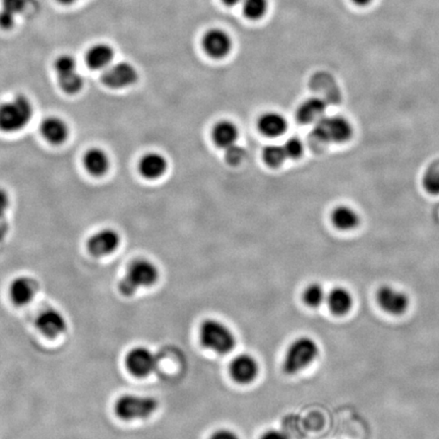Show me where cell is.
<instances>
[{
	"label": "cell",
	"instance_id": "9c48e42d",
	"mask_svg": "<svg viewBox=\"0 0 439 439\" xmlns=\"http://www.w3.org/2000/svg\"><path fill=\"white\" fill-rule=\"evenodd\" d=\"M137 69L127 62H119L114 65H110L103 72L101 81L103 85L107 88L119 90V89L127 88L137 83Z\"/></svg>",
	"mask_w": 439,
	"mask_h": 439
},
{
	"label": "cell",
	"instance_id": "277c9868",
	"mask_svg": "<svg viewBox=\"0 0 439 439\" xmlns=\"http://www.w3.org/2000/svg\"><path fill=\"white\" fill-rule=\"evenodd\" d=\"M319 355V344L314 338L301 336L292 341L283 359L282 369L287 375H295L312 365Z\"/></svg>",
	"mask_w": 439,
	"mask_h": 439
},
{
	"label": "cell",
	"instance_id": "4dcf8cb0",
	"mask_svg": "<svg viewBox=\"0 0 439 439\" xmlns=\"http://www.w3.org/2000/svg\"><path fill=\"white\" fill-rule=\"evenodd\" d=\"M245 156L244 149L241 147L234 144L230 148L226 149V160L229 164L238 165L242 162Z\"/></svg>",
	"mask_w": 439,
	"mask_h": 439
},
{
	"label": "cell",
	"instance_id": "f546056e",
	"mask_svg": "<svg viewBox=\"0 0 439 439\" xmlns=\"http://www.w3.org/2000/svg\"><path fill=\"white\" fill-rule=\"evenodd\" d=\"M283 148L285 149L287 158L290 159L300 158L302 156L303 149H304L302 142L298 139L297 137L289 139L286 144L283 146Z\"/></svg>",
	"mask_w": 439,
	"mask_h": 439
},
{
	"label": "cell",
	"instance_id": "8fae6325",
	"mask_svg": "<svg viewBox=\"0 0 439 439\" xmlns=\"http://www.w3.org/2000/svg\"><path fill=\"white\" fill-rule=\"evenodd\" d=\"M377 302L387 314L401 315L407 312L410 299L405 292L392 286H382L377 292Z\"/></svg>",
	"mask_w": 439,
	"mask_h": 439
},
{
	"label": "cell",
	"instance_id": "f1b7e54d",
	"mask_svg": "<svg viewBox=\"0 0 439 439\" xmlns=\"http://www.w3.org/2000/svg\"><path fill=\"white\" fill-rule=\"evenodd\" d=\"M11 207V198L6 189L0 188V238L8 232L6 229V216Z\"/></svg>",
	"mask_w": 439,
	"mask_h": 439
},
{
	"label": "cell",
	"instance_id": "2e32d148",
	"mask_svg": "<svg viewBox=\"0 0 439 439\" xmlns=\"http://www.w3.org/2000/svg\"><path fill=\"white\" fill-rule=\"evenodd\" d=\"M83 166L88 174L93 177H102L110 168L108 154L101 148H91L84 154Z\"/></svg>",
	"mask_w": 439,
	"mask_h": 439
},
{
	"label": "cell",
	"instance_id": "7402d4cb",
	"mask_svg": "<svg viewBox=\"0 0 439 439\" xmlns=\"http://www.w3.org/2000/svg\"><path fill=\"white\" fill-rule=\"evenodd\" d=\"M258 130L267 137H275L285 134L287 130V121L280 113L268 112L258 119Z\"/></svg>",
	"mask_w": 439,
	"mask_h": 439
},
{
	"label": "cell",
	"instance_id": "ba28073f",
	"mask_svg": "<svg viewBox=\"0 0 439 439\" xmlns=\"http://www.w3.org/2000/svg\"><path fill=\"white\" fill-rule=\"evenodd\" d=\"M229 375L236 384H251L258 377V362L252 355L247 353L237 355L229 364Z\"/></svg>",
	"mask_w": 439,
	"mask_h": 439
},
{
	"label": "cell",
	"instance_id": "7a4b0ae2",
	"mask_svg": "<svg viewBox=\"0 0 439 439\" xmlns=\"http://www.w3.org/2000/svg\"><path fill=\"white\" fill-rule=\"evenodd\" d=\"M34 115L31 100L25 95H16L13 99L0 104V132L16 134L29 125Z\"/></svg>",
	"mask_w": 439,
	"mask_h": 439
},
{
	"label": "cell",
	"instance_id": "603a6c76",
	"mask_svg": "<svg viewBox=\"0 0 439 439\" xmlns=\"http://www.w3.org/2000/svg\"><path fill=\"white\" fill-rule=\"evenodd\" d=\"M238 139V130L231 121H221L212 130V139L219 148L234 146Z\"/></svg>",
	"mask_w": 439,
	"mask_h": 439
},
{
	"label": "cell",
	"instance_id": "5bb4252c",
	"mask_svg": "<svg viewBox=\"0 0 439 439\" xmlns=\"http://www.w3.org/2000/svg\"><path fill=\"white\" fill-rule=\"evenodd\" d=\"M69 132L71 130L67 121L59 116H48L40 125V134L52 146L64 144L69 139Z\"/></svg>",
	"mask_w": 439,
	"mask_h": 439
},
{
	"label": "cell",
	"instance_id": "cb8c5ba5",
	"mask_svg": "<svg viewBox=\"0 0 439 439\" xmlns=\"http://www.w3.org/2000/svg\"><path fill=\"white\" fill-rule=\"evenodd\" d=\"M57 74L58 85L62 92L67 95H76L83 90L84 78L79 74L78 69L59 72Z\"/></svg>",
	"mask_w": 439,
	"mask_h": 439
},
{
	"label": "cell",
	"instance_id": "e575fe53",
	"mask_svg": "<svg viewBox=\"0 0 439 439\" xmlns=\"http://www.w3.org/2000/svg\"><path fill=\"white\" fill-rule=\"evenodd\" d=\"M259 439H289V438L285 432L277 431V429H270V431L263 432Z\"/></svg>",
	"mask_w": 439,
	"mask_h": 439
},
{
	"label": "cell",
	"instance_id": "30bf717a",
	"mask_svg": "<svg viewBox=\"0 0 439 439\" xmlns=\"http://www.w3.org/2000/svg\"><path fill=\"white\" fill-rule=\"evenodd\" d=\"M120 245V236L113 229H102L86 240V251L95 258L110 256Z\"/></svg>",
	"mask_w": 439,
	"mask_h": 439
},
{
	"label": "cell",
	"instance_id": "9a60e30c",
	"mask_svg": "<svg viewBox=\"0 0 439 439\" xmlns=\"http://www.w3.org/2000/svg\"><path fill=\"white\" fill-rule=\"evenodd\" d=\"M203 47L212 58H224L230 53L232 40L221 29H211L203 37Z\"/></svg>",
	"mask_w": 439,
	"mask_h": 439
},
{
	"label": "cell",
	"instance_id": "8992f818",
	"mask_svg": "<svg viewBox=\"0 0 439 439\" xmlns=\"http://www.w3.org/2000/svg\"><path fill=\"white\" fill-rule=\"evenodd\" d=\"M354 134L352 123L343 116H324L314 123V139L321 144H343L351 139Z\"/></svg>",
	"mask_w": 439,
	"mask_h": 439
},
{
	"label": "cell",
	"instance_id": "6da1fadb",
	"mask_svg": "<svg viewBox=\"0 0 439 439\" xmlns=\"http://www.w3.org/2000/svg\"><path fill=\"white\" fill-rule=\"evenodd\" d=\"M159 277L160 274L155 263L149 259H135L128 265L125 275L118 283L119 292L125 297H132L141 289L154 286Z\"/></svg>",
	"mask_w": 439,
	"mask_h": 439
},
{
	"label": "cell",
	"instance_id": "74e56055",
	"mask_svg": "<svg viewBox=\"0 0 439 439\" xmlns=\"http://www.w3.org/2000/svg\"><path fill=\"white\" fill-rule=\"evenodd\" d=\"M59 4H64V6H69V4H74L76 0H57Z\"/></svg>",
	"mask_w": 439,
	"mask_h": 439
},
{
	"label": "cell",
	"instance_id": "484cf974",
	"mask_svg": "<svg viewBox=\"0 0 439 439\" xmlns=\"http://www.w3.org/2000/svg\"><path fill=\"white\" fill-rule=\"evenodd\" d=\"M268 0H244V13L249 20H259L267 13Z\"/></svg>",
	"mask_w": 439,
	"mask_h": 439
},
{
	"label": "cell",
	"instance_id": "d4e9b609",
	"mask_svg": "<svg viewBox=\"0 0 439 439\" xmlns=\"http://www.w3.org/2000/svg\"><path fill=\"white\" fill-rule=\"evenodd\" d=\"M303 302L308 307L315 308L321 306L326 299V291L319 283H312L306 287L302 294Z\"/></svg>",
	"mask_w": 439,
	"mask_h": 439
},
{
	"label": "cell",
	"instance_id": "7c38bea8",
	"mask_svg": "<svg viewBox=\"0 0 439 439\" xmlns=\"http://www.w3.org/2000/svg\"><path fill=\"white\" fill-rule=\"evenodd\" d=\"M35 324L40 333L48 338H58L67 329V319L55 308H47L40 312Z\"/></svg>",
	"mask_w": 439,
	"mask_h": 439
},
{
	"label": "cell",
	"instance_id": "ffe728a7",
	"mask_svg": "<svg viewBox=\"0 0 439 439\" xmlns=\"http://www.w3.org/2000/svg\"><path fill=\"white\" fill-rule=\"evenodd\" d=\"M167 161L158 153L146 154L139 163V173L144 178L154 181L160 178L167 170Z\"/></svg>",
	"mask_w": 439,
	"mask_h": 439
},
{
	"label": "cell",
	"instance_id": "ac0fdd59",
	"mask_svg": "<svg viewBox=\"0 0 439 439\" xmlns=\"http://www.w3.org/2000/svg\"><path fill=\"white\" fill-rule=\"evenodd\" d=\"M113 57L114 51L111 46L104 43L96 44L86 52V67L93 71H105L111 64Z\"/></svg>",
	"mask_w": 439,
	"mask_h": 439
},
{
	"label": "cell",
	"instance_id": "d590c367",
	"mask_svg": "<svg viewBox=\"0 0 439 439\" xmlns=\"http://www.w3.org/2000/svg\"><path fill=\"white\" fill-rule=\"evenodd\" d=\"M372 1L373 0H352V2L358 6H368V4H370Z\"/></svg>",
	"mask_w": 439,
	"mask_h": 439
},
{
	"label": "cell",
	"instance_id": "836d02e7",
	"mask_svg": "<svg viewBox=\"0 0 439 439\" xmlns=\"http://www.w3.org/2000/svg\"><path fill=\"white\" fill-rule=\"evenodd\" d=\"M209 439H240V438L236 432L231 431V429L221 428L212 432Z\"/></svg>",
	"mask_w": 439,
	"mask_h": 439
},
{
	"label": "cell",
	"instance_id": "d6a6232c",
	"mask_svg": "<svg viewBox=\"0 0 439 439\" xmlns=\"http://www.w3.org/2000/svg\"><path fill=\"white\" fill-rule=\"evenodd\" d=\"M16 16L11 15L8 11L1 9L0 11V28L4 30H11L15 25Z\"/></svg>",
	"mask_w": 439,
	"mask_h": 439
},
{
	"label": "cell",
	"instance_id": "1f68e13d",
	"mask_svg": "<svg viewBox=\"0 0 439 439\" xmlns=\"http://www.w3.org/2000/svg\"><path fill=\"white\" fill-rule=\"evenodd\" d=\"M27 4V0H2V9L16 16L22 13Z\"/></svg>",
	"mask_w": 439,
	"mask_h": 439
},
{
	"label": "cell",
	"instance_id": "52a82bcc",
	"mask_svg": "<svg viewBox=\"0 0 439 439\" xmlns=\"http://www.w3.org/2000/svg\"><path fill=\"white\" fill-rule=\"evenodd\" d=\"M125 364L128 372L132 377L146 378L157 367V358L149 348L137 346L126 353Z\"/></svg>",
	"mask_w": 439,
	"mask_h": 439
},
{
	"label": "cell",
	"instance_id": "5b68a950",
	"mask_svg": "<svg viewBox=\"0 0 439 439\" xmlns=\"http://www.w3.org/2000/svg\"><path fill=\"white\" fill-rule=\"evenodd\" d=\"M159 401L153 397L125 394L114 404V412L123 421L147 419L157 412Z\"/></svg>",
	"mask_w": 439,
	"mask_h": 439
},
{
	"label": "cell",
	"instance_id": "3957f363",
	"mask_svg": "<svg viewBox=\"0 0 439 439\" xmlns=\"http://www.w3.org/2000/svg\"><path fill=\"white\" fill-rule=\"evenodd\" d=\"M198 338L205 349L219 355L230 353L237 343L232 329L217 319H205L200 322Z\"/></svg>",
	"mask_w": 439,
	"mask_h": 439
},
{
	"label": "cell",
	"instance_id": "d6986e66",
	"mask_svg": "<svg viewBox=\"0 0 439 439\" xmlns=\"http://www.w3.org/2000/svg\"><path fill=\"white\" fill-rule=\"evenodd\" d=\"M326 111V104L321 98H309L299 106L297 119L302 125L317 123L324 118Z\"/></svg>",
	"mask_w": 439,
	"mask_h": 439
},
{
	"label": "cell",
	"instance_id": "8d00e7d4",
	"mask_svg": "<svg viewBox=\"0 0 439 439\" xmlns=\"http://www.w3.org/2000/svg\"><path fill=\"white\" fill-rule=\"evenodd\" d=\"M224 4H227L229 6H235V4H239L241 0H222Z\"/></svg>",
	"mask_w": 439,
	"mask_h": 439
},
{
	"label": "cell",
	"instance_id": "4fadbf2b",
	"mask_svg": "<svg viewBox=\"0 0 439 439\" xmlns=\"http://www.w3.org/2000/svg\"><path fill=\"white\" fill-rule=\"evenodd\" d=\"M38 290L39 285L36 280L29 275H21L9 285V298L16 306H25L34 300Z\"/></svg>",
	"mask_w": 439,
	"mask_h": 439
},
{
	"label": "cell",
	"instance_id": "e0dca14e",
	"mask_svg": "<svg viewBox=\"0 0 439 439\" xmlns=\"http://www.w3.org/2000/svg\"><path fill=\"white\" fill-rule=\"evenodd\" d=\"M331 314L337 317H343L351 312L354 304L351 292L344 287H335L329 291L326 299Z\"/></svg>",
	"mask_w": 439,
	"mask_h": 439
},
{
	"label": "cell",
	"instance_id": "4316f807",
	"mask_svg": "<svg viewBox=\"0 0 439 439\" xmlns=\"http://www.w3.org/2000/svg\"><path fill=\"white\" fill-rule=\"evenodd\" d=\"M263 156L266 163L274 168L281 166L287 159L284 148L281 146H277V144L266 147L263 149Z\"/></svg>",
	"mask_w": 439,
	"mask_h": 439
},
{
	"label": "cell",
	"instance_id": "44dd1931",
	"mask_svg": "<svg viewBox=\"0 0 439 439\" xmlns=\"http://www.w3.org/2000/svg\"><path fill=\"white\" fill-rule=\"evenodd\" d=\"M360 216L353 207L340 205L331 212V222L338 230L352 231L360 224Z\"/></svg>",
	"mask_w": 439,
	"mask_h": 439
},
{
	"label": "cell",
	"instance_id": "83f0119b",
	"mask_svg": "<svg viewBox=\"0 0 439 439\" xmlns=\"http://www.w3.org/2000/svg\"><path fill=\"white\" fill-rule=\"evenodd\" d=\"M423 186L431 195H439V165H433L427 170L423 177Z\"/></svg>",
	"mask_w": 439,
	"mask_h": 439
}]
</instances>
